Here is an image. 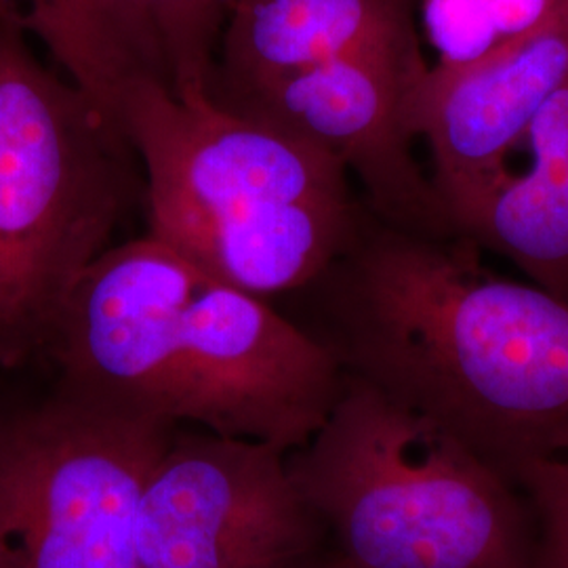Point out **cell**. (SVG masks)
Wrapping results in <instances>:
<instances>
[{
	"label": "cell",
	"instance_id": "7c38bea8",
	"mask_svg": "<svg viewBox=\"0 0 568 568\" xmlns=\"http://www.w3.org/2000/svg\"><path fill=\"white\" fill-rule=\"evenodd\" d=\"M126 84L209 95L232 0H98Z\"/></svg>",
	"mask_w": 568,
	"mask_h": 568
},
{
	"label": "cell",
	"instance_id": "ba28073f",
	"mask_svg": "<svg viewBox=\"0 0 568 568\" xmlns=\"http://www.w3.org/2000/svg\"><path fill=\"white\" fill-rule=\"evenodd\" d=\"M426 70L422 42L373 47L215 103L323 148L363 185L366 209L379 222L459 236L413 156L406 124V95Z\"/></svg>",
	"mask_w": 568,
	"mask_h": 568
},
{
	"label": "cell",
	"instance_id": "30bf717a",
	"mask_svg": "<svg viewBox=\"0 0 568 568\" xmlns=\"http://www.w3.org/2000/svg\"><path fill=\"white\" fill-rule=\"evenodd\" d=\"M413 42L417 0H232L209 98L225 102L323 61Z\"/></svg>",
	"mask_w": 568,
	"mask_h": 568
},
{
	"label": "cell",
	"instance_id": "6da1fadb",
	"mask_svg": "<svg viewBox=\"0 0 568 568\" xmlns=\"http://www.w3.org/2000/svg\"><path fill=\"white\" fill-rule=\"evenodd\" d=\"M464 236L366 213L314 281L344 375L443 427L511 478L568 455V302L501 278ZM310 286V284H307ZM514 480V478H511Z\"/></svg>",
	"mask_w": 568,
	"mask_h": 568
},
{
	"label": "cell",
	"instance_id": "7a4b0ae2",
	"mask_svg": "<svg viewBox=\"0 0 568 568\" xmlns=\"http://www.w3.org/2000/svg\"><path fill=\"white\" fill-rule=\"evenodd\" d=\"M41 361L87 403L286 453L344 387L316 335L150 234L84 272Z\"/></svg>",
	"mask_w": 568,
	"mask_h": 568
},
{
	"label": "cell",
	"instance_id": "2e32d148",
	"mask_svg": "<svg viewBox=\"0 0 568 568\" xmlns=\"http://www.w3.org/2000/svg\"><path fill=\"white\" fill-rule=\"evenodd\" d=\"M326 568H352V567H347V565H345V562H342V560H339V558H337V560H335V562H333V565H331V567H326Z\"/></svg>",
	"mask_w": 568,
	"mask_h": 568
},
{
	"label": "cell",
	"instance_id": "5b68a950",
	"mask_svg": "<svg viewBox=\"0 0 568 568\" xmlns=\"http://www.w3.org/2000/svg\"><path fill=\"white\" fill-rule=\"evenodd\" d=\"M0 0V371L41 361L121 220L126 145Z\"/></svg>",
	"mask_w": 568,
	"mask_h": 568
},
{
	"label": "cell",
	"instance_id": "9c48e42d",
	"mask_svg": "<svg viewBox=\"0 0 568 568\" xmlns=\"http://www.w3.org/2000/svg\"><path fill=\"white\" fill-rule=\"evenodd\" d=\"M567 82L568 0L478 60L427 65L406 95V124L426 142L450 224L506 173L537 114Z\"/></svg>",
	"mask_w": 568,
	"mask_h": 568
},
{
	"label": "cell",
	"instance_id": "52a82bcc",
	"mask_svg": "<svg viewBox=\"0 0 568 568\" xmlns=\"http://www.w3.org/2000/svg\"><path fill=\"white\" fill-rule=\"evenodd\" d=\"M323 523L288 453L178 427L143 488L140 568H316Z\"/></svg>",
	"mask_w": 568,
	"mask_h": 568
},
{
	"label": "cell",
	"instance_id": "3957f363",
	"mask_svg": "<svg viewBox=\"0 0 568 568\" xmlns=\"http://www.w3.org/2000/svg\"><path fill=\"white\" fill-rule=\"evenodd\" d=\"M114 126L145 169L148 234L257 297L321 278L368 213L323 148L209 95L129 82Z\"/></svg>",
	"mask_w": 568,
	"mask_h": 568
},
{
	"label": "cell",
	"instance_id": "8fae6325",
	"mask_svg": "<svg viewBox=\"0 0 568 568\" xmlns=\"http://www.w3.org/2000/svg\"><path fill=\"white\" fill-rule=\"evenodd\" d=\"M520 150L530 161L518 173L506 171L453 225L568 302V82L537 114Z\"/></svg>",
	"mask_w": 568,
	"mask_h": 568
},
{
	"label": "cell",
	"instance_id": "5bb4252c",
	"mask_svg": "<svg viewBox=\"0 0 568 568\" xmlns=\"http://www.w3.org/2000/svg\"><path fill=\"white\" fill-rule=\"evenodd\" d=\"M436 65H464L548 20L567 0H419Z\"/></svg>",
	"mask_w": 568,
	"mask_h": 568
},
{
	"label": "cell",
	"instance_id": "8992f818",
	"mask_svg": "<svg viewBox=\"0 0 568 568\" xmlns=\"http://www.w3.org/2000/svg\"><path fill=\"white\" fill-rule=\"evenodd\" d=\"M175 429L60 387L0 406V568H140L143 488Z\"/></svg>",
	"mask_w": 568,
	"mask_h": 568
},
{
	"label": "cell",
	"instance_id": "277c9868",
	"mask_svg": "<svg viewBox=\"0 0 568 568\" xmlns=\"http://www.w3.org/2000/svg\"><path fill=\"white\" fill-rule=\"evenodd\" d=\"M288 467L347 567H528L532 516L508 474L356 377Z\"/></svg>",
	"mask_w": 568,
	"mask_h": 568
},
{
	"label": "cell",
	"instance_id": "4fadbf2b",
	"mask_svg": "<svg viewBox=\"0 0 568 568\" xmlns=\"http://www.w3.org/2000/svg\"><path fill=\"white\" fill-rule=\"evenodd\" d=\"M26 32L41 41L116 133L126 74L98 0H11ZM119 135V133H116Z\"/></svg>",
	"mask_w": 568,
	"mask_h": 568
},
{
	"label": "cell",
	"instance_id": "9a60e30c",
	"mask_svg": "<svg viewBox=\"0 0 568 568\" xmlns=\"http://www.w3.org/2000/svg\"><path fill=\"white\" fill-rule=\"evenodd\" d=\"M511 478L532 516L527 568H568V455L527 462Z\"/></svg>",
	"mask_w": 568,
	"mask_h": 568
}]
</instances>
